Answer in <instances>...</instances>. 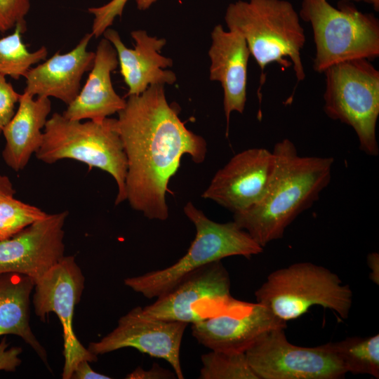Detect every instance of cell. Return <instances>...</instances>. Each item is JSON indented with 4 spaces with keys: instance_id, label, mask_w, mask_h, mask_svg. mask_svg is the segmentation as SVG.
<instances>
[{
    "instance_id": "cell-1",
    "label": "cell",
    "mask_w": 379,
    "mask_h": 379,
    "mask_svg": "<svg viewBox=\"0 0 379 379\" xmlns=\"http://www.w3.org/2000/svg\"><path fill=\"white\" fill-rule=\"evenodd\" d=\"M164 87L152 85L128 96L117 119L127 159L126 200L146 218L159 220L168 218L166 194L181 157L187 154L201 164L207 152L206 141L185 127Z\"/></svg>"
},
{
    "instance_id": "cell-2",
    "label": "cell",
    "mask_w": 379,
    "mask_h": 379,
    "mask_svg": "<svg viewBox=\"0 0 379 379\" xmlns=\"http://www.w3.org/2000/svg\"><path fill=\"white\" fill-rule=\"evenodd\" d=\"M275 166L265 192L254 205L234 213V222L262 247L281 239L287 227L309 208L329 185L332 157L300 156L288 138L277 142Z\"/></svg>"
},
{
    "instance_id": "cell-3",
    "label": "cell",
    "mask_w": 379,
    "mask_h": 379,
    "mask_svg": "<svg viewBox=\"0 0 379 379\" xmlns=\"http://www.w3.org/2000/svg\"><path fill=\"white\" fill-rule=\"evenodd\" d=\"M225 20L228 29L244 38L260 68V86L265 81L266 67L274 62L282 68L292 67L298 82L305 79L300 54L305 34L299 14L290 1L239 0L229 4Z\"/></svg>"
},
{
    "instance_id": "cell-4",
    "label": "cell",
    "mask_w": 379,
    "mask_h": 379,
    "mask_svg": "<svg viewBox=\"0 0 379 379\" xmlns=\"http://www.w3.org/2000/svg\"><path fill=\"white\" fill-rule=\"evenodd\" d=\"M35 156L48 164L69 159L90 168L101 169L110 174L117 185L115 205L126 200L127 159L117 119L83 122L55 112L46 123L42 142Z\"/></svg>"
},
{
    "instance_id": "cell-5",
    "label": "cell",
    "mask_w": 379,
    "mask_h": 379,
    "mask_svg": "<svg viewBox=\"0 0 379 379\" xmlns=\"http://www.w3.org/2000/svg\"><path fill=\"white\" fill-rule=\"evenodd\" d=\"M300 19L310 24L315 45L313 69L324 73L347 60L379 56V20L342 0L338 7L328 0H301Z\"/></svg>"
},
{
    "instance_id": "cell-6",
    "label": "cell",
    "mask_w": 379,
    "mask_h": 379,
    "mask_svg": "<svg viewBox=\"0 0 379 379\" xmlns=\"http://www.w3.org/2000/svg\"><path fill=\"white\" fill-rule=\"evenodd\" d=\"M183 210L196 229L195 238L187 252L166 268L124 279L126 286L148 299L160 296L186 275L208 263L233 255L251 258L263 251V247L234 221L214 222L191 201Z\"/></svg>"
},
{
    "instance_id": "cell-7",
    "label": "cell",
    "mask_w": 379,
    "mask_h": 379,
    "mask_svg": "<svg viewBox=\"0 0 379 379\" xmlns=\"http://www.w3.org/2000/svg\"><path fill=\"white\" fill-rule=\"evenodd\" d=\"M257 302L279 320L295 319L314 305L347 318L352 291L328 269L309 262H297L270 273L255 292Z\"/></svg>"
},
{
    "instance_id": "cell-8",
    "label": "cell",
    "mask_w": 379,
    "mask_h": 379,
    "mask_svg": "<svg viewBox=\"0 0 379 379\" xmlns=\"http://www.w3.org/2000/svg\"><path fill=\"white\" fill-rule=\"evenodd\" d=\"M324 111L331 119L353 128L359 149L379 154L376 125L379 116V71L367 59L333 65L324 71Z\"/></svg>"
},
{
    "instance_id": "cell-9",
    "label": "cell",
    "mask_w": 379,
    "mask_h": 379,
    "mask_svg": "<svg viewBox=\"0 0 379 379\" xmlns=\"http://www.w3.org/2000/svg\"><path fill=\"white\" fill-rule=\"evenodd\" d=\"M246 302L232 297L229 273L218 260L186 275L154 302L142 307V312L153 318L193 324L238 310Z\"/></svg>"
},
{
    "instance_id": "cell-10",
    "label": "cell",
    "mask_w": 379,
    "mask_h": 379,
    "mask_svg": "<svg viewBox=\"0 0 379 379\" xmlns=\"http://www.w3.org/2000/svg\"><path fill=\"white\" fill-rule=\"evenodd\" d=\"M245 354L258 379H338L347 373L328 343L314 347L293 345L284 328L267 333Z\"/></svg>"
},
{
    "instance_id": "cell-11",
    "label": "cell",
    "mask_w": 379,
    "mask_h": 379,
    "mask_svg": "<svg viewBox=\"0 0 379 379\" xmlns=\"http://www.w3.org/2000/svg\"><path fill=\"white\" fill-rule=\"evenodd\" d=\"M84 277L74 256H65L57 265L34 282V312L43 321L55 313L62 327L64 341L63 379H71L77 366L86 360L96 361L92 354L78 340L73 329V315L84 288Z\"/></svg>"
},
{
    "instance_id": "cell-12",
    "label": "cell",
    "mask_w": 379,
    "mask_h": 379,
    "mask_svg": "<svg viewBox=\"0 0 379 379\" xmlns=\"http://www.w3.org/2000/svg\"><path fill=\"white\" fill-rule=\"evenodd\" d=\"M187 324L153 318L136 307L122 316L117 327L88 350L98 356L123 348H134L142 353L166 361L178 379H183L180 351Z\"/></svg>"
},
{
    "instance_id": "cell-13",
    "label": "cell",
    "mask_w": 379,
    "mask_h": 379,
    "mask_svg": "<svg viewBox=\"0 0 379 379\" xmlns=\"http://www.w3.org/2000/svg\"><path fill=\"white\" fill-rule=\"evenodd\" d=\"M68 211L47 214L0 241V273L26 275L34 281L65 257L64 225Z\"/></svg>"
},
{
    "instance_id": "cell-14",
    "label": "cell",
    "mask_w": 379,
    "mask_h": 379,
    "mask_svg": "<svg viewBox=\"0 0 379 379\" xmlns=\"http://www.w3.org/2000/svg\"><path fill=\"white\" fill-rule=\"evenodd\" d=\"M275 166V156L265 148L235 154L213 176L201 197L233 213L246 211L263 196Z\"/></svg>"
},
{
    "instance_id": "cell-15",
    "label": "cell",
    "mask_w": 379,
    "mask_h": 379,
    "mask_svg": "<svg viewBox=\"0 0 379 379\" xmlns=\"http://www.w3.org/2000/svg\"><path fill=\"white\" fill-rule=\"evenodd\" d=\"M286 327L265 305L247 302L238 310L193 324L192 333L211 350L245 352L267 333Z\"/></svg>"
},
{
    "instance_id": "cell-16",
    "label": "cell",
    "mask_w": 379,
    "mask_h": 379,
    "mask_svg": "<svg viewBox=\"0 0 379 379\" xmlns=\"http://www.w3.org/2000/svg\"><path fill=\"white\" fill-rule=\"evenodd\" d=\"M131 34L135 42L133 48L126 47L113 29L107 28L102 34L116 50L120 72L128 87L127 96L140 95L152 85L173 84L175 73L165 69L173 61L160 54L166 40L150 36L145 30H134Z\"/></svg>"
},
{
    "instance_id": "cell-17",
    "label": "cell",
    "mask_w": 379,
    "mask_h": 379,
    "mask_svg": "<svg viewBox=\"0 0 379 379\" xmlns=\"http://www.w3.org/2000/svg\"><path fill=\"white\" fill-rule=\"evenodd\" d=\"M210 79L221 84L228 134L230 114H242L246 102L247 67L251 55L247 44L237 31H225L221 25L211 32Z\"/></svg>"
},
{
    "instance_id": "cell-18",
    "label": "cell",
    "mask_w": 379,
    "mask_h": 379,
    "mask_svg": "<svg viewBox=\"0 0 379 379\" xmlns=\"http://www.w3.org/2000/svg\"><path fill=\"white\" fill-rule=\"evenodd\" d=\"M92 34L87 33L70 51L55 53L43 63L31 67L25 75L24 92L33 97H53L66 105L81 90L84 74L91 70L95 53L87 50Z\"/></svg>"
},
{
    "instance_id": "cell-19",
    "label": "cell",
    "mask_w": 379,
    "mask_h": 379,
    "mask_svg": "<svg viewBox=\"0 0 379 379\" xmlns=\"http://www.w3.org/2000/svg\"><path fill=\"white\" fill-rule=\"evenodd\" d=\"M95 53L93 65L84 86L62 113L68 119L101 121L118 113L126 105V100L116 93L111 80V73L119 65L114 47L103 38Z\"/></svg>"
},
{
    "instance_id": "cell-20",
    "label": "cell",
    "mask_w": 379,
    "mask_h": 379,
    "mask_svg": "<svg viewBox=\"0 0 379 379\" xmlns=\"http://www.w3.org/2000/svg\"><path fill=\"white\" fill-rule=\"evenodd\" d=\"M18 104V109L2 131L6 140L2 158L16 172L24 169L39 149L51 110L49 98L35 99L25 92L21 94Z\"/></svg>"
},
{
    "instance_id": "cell-21",
    "label": "cell",
    "mask_w": 379,
    "mask_h": 379,
    "mask_svg": "<svg viewBox=\"0 0 379 379\" xmlns=\"http://www.w3.org/2000/svg\"><path fill=\"white\" fill-rule=\"evenodd\" d=\"M34 280L14 272L0 273V336L20 337L48 365L47 354L33 333L29 324L30 295Z\"/></svg>"
},
{
    "instance_id": "cell-22",
    "label": "cell",
    "mask_w": 379,
    "mask_h": 379,
    "mask_svg": "<svg viewBox=\"0 0 379 379\" xmlns=\"http://www.w3.org/2000/svg\"><path fill=\"white\" fill-rule=\"evenodd\" d=\"M347 373L368 374L379 378V335L350 337L328 343Z\"/></svg>"
},
{
    "instance_id": "cell-23",
    "label": "cell",
    "mask_w": 379,
    "mask_h": 379,
    "mask_svg": "<svg viewBox=\"0 0 379 379\" xmlns=\"http://www.w3.org/2000/svg\"><path fill=\"white\" fill-rule=\"evenodd\" d=\"M26 30V21L21 22L11 34L0 39V74L18 80L25 77L33 65L46 59L48 50L45 46L34 52L27 50L22 41Z\"/></svg>"
},
{
    "instance_id": "cell-24",
    "label": "cell",
    "mask_w": 379,
    "mask_h": 379,
    "mask_svg": "<svg viewBox=\"0 0 379 379\" xmlns=\"http://www.w3.org/2000/svg\"><path fill=\"white\" fill-rule=\"evenodd\" d=\"M200 379H258L245 352L211 350L201 356Z\"/></svg>"
},
{
    "instance_id": "cell-25",
    "label": "cell",
    "mask_w": 379,
    "mask_h": 379,
    "mask_svg": "<svg viewBox=\"0 0 379 379\" xmlns=\"http://www.w3.org/2000/svg\"><path fill=\"white\" fill-rule=\"evenodd\" d=\"M48 213L39 208L22 202L14 195L0 198V241L17 234Z\"/></svg>"
},
{
    "instance_id": "cell-26",
    "label": "cell",
    "mask_w": 379,
    "mask_h": 379,
    "mask_svg": "<svg viewBox=\"0 0 379 379\" xmlns=\"http://www.w3.org/2000/svg\"><path fill=\"white\" fill-rule=\"evenodd\" d=\"M157 0H135L137 8L145 11L148 9ZM128 0H111L100 7H91L88 11L93 15L91 34L98 38L111 26L116 17H121Z\"/></svg>"
},
{
    "instance_id": "cell-27",
    "label": "cell",
    "mask_w": 379,
    "mask_h": 379,
    "mask_svg": "<svg viewBox=\"0 0 379 379\" xmlns=\"http://www.w3.org/2000/svg\"><path fill=\"white\" fill-rule=\"evenodd\" d=\"M30 9V0H0V34L14 29L25 21Z\"/></svg>"
},
{
    "instance_id": "cell-28",
    "label": "cell",
    "mask_w": 379,
    "mask_h": 379,
    "mask_svg": "<svg viewBox=\"0 0 379 379\" xmlns=\"http://www.w3.org/2000/svg\"><path fill=\"white\" fill-rule=\"evenodd\" d=\"M20 96L21 94L6 81V77L0 74V135L14 115L15 105L18 103Z\"/></svg>"
},
{
    "instance_id": "cell-29",
    "label": "cell",
    "mask_w": 379,
    "mask_h": 379,
    "mask_svg": "<svg viewBox=\"0 0 379 379\" xmlns=\"http://www.w3.org/2000/svg\"><path fill=\"white\" fill-rule=\"evenodd\" d=\"M20 347H11L6 342V338L4 337L0 342V371L8 372L15 371L21 364L19 357L22 353Z\"/></svg>"
},
{
    "instance_id": "cell-30",
    "label": "cell",
    "mask_w": 379,
    "mask_h": 379,
    "mask_svg": "<svg viewBox=\"0 0 379 379\" xmlns=\"http://www.w3.org/2000/svg\"><path fill=\"white\" fill-rule=\"evenodd\" d=\"M175 378L174 374L171 371L160 367L157 364H154L149 370H144L140 366H138L126 377V378L128 379H164Z\"/></svg>"
},
{
    "instance_id": "cell-31",
    "label": "cell",
    "mask_w": 379,
    "mask_h": 379,
    "mask_svg": "<svg viewBox=\"0 0 379 379\" xmlns=\"http://www.w3.org/2000/svg\"><path fill=\"white\" fill-rule=\"evenodd\" d=\"M89 361H81L74 368L71 379H110L111 377L95 372L89 365Z\"/></svg>"
},
{
    "instance_id": "cell-32",
    "label": "cell",
    "mask_w": 379,
    "mask_h": 379,
    "mask_svg": "<svg viewBox=\"0 0 379 379\" xmlns=\"http://www.w3.org/2000/svg\"><path fill=\"white\" fill-rule=\"evenodd\" d=\"M367 261L371 269L370 278L375 284L379 283V255L373 252L369 253L367 257Z\"/></svg>"
},
{
    "instance_id": "cell-33",
    "label": "cell",
    "mask_w": 379,
    "mask_h": 379,
    "mask_svg": "<svg viewBox=\"0 0 379 379\" xmlns=\"http://www.w3.org/2000/svg\"><path fill=\"white\" fill-rule=\"evenodd\" d=\"M13 183L6 175L0 174V198L6 195H15Z\"/></svg>"
},
{
    "instance_id": "cell-34",
    "label": "cell",
    "mask_w": 379,
    "mask_h": 379,
    "mask_svg": "<svg viewBox=\"0 0 379 379\" xmlns=\"http://www.w3.org/2000/svg\"><path fill=\"white\" fill-rule=\"evenodd\" d=\"M347 1L364 2L371 5L375 11H379V0H345Z\"/></svg>"
}]
</instances>
